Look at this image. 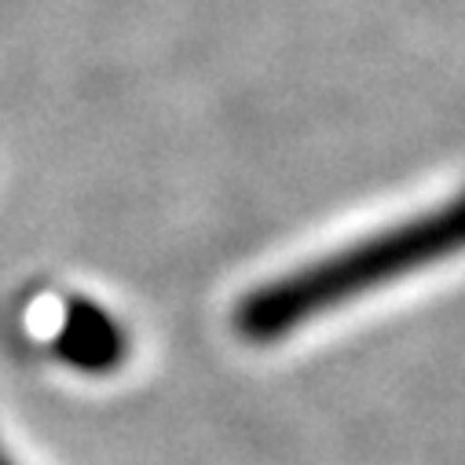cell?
Listing matches in <instances>:
<instances>
[{
	"label": "cell",
	"instance_id": "cell-1",
	"mask_svg": "<svg viewBox=\"0 0 465 465\" xmlns=\"http://www.w3.org/2000/svg\"><path fill=\"white\" fill-rule=\"evenodd\" d=\"M458 253H465V191L414 220L385 227L356 246L246 293L235 308V330L250 344L282 341L315 315Z\"/></svg>",
	"mask_w": 465,
	"mask_h": 465
},
{
	"label": "cell",
	"instance_id": "cell-2",
	"mask_svg": "<svg viewBox=\"0 0 465 465\" xmlns=\"http://www.w3.org/2000/svg\"><path fill=\"white\" fill-rule=\"evenodd\" d=\"M52 356L77 374H114L129 360V330L103 304L70 297L63 304L59 333L52 337Z\"/></svg>",
	"mask_w": 465,
	"mask_h": 465
},
{
	"label": "cell",
	"instance_id": "cell-3",
	"mask_svg": "<svg viewBox=\"0 0 465 465\" xmlns=\"http://www.w3.org/2000/svg\"><path fill=\"white\" fill-rule=\"evenodd\" d=\"M0 465H19L12 454H8V447H5V440H0Z\"/></svg>",
	"mask_w": 465,
	"mask_h": 465
}]
</instances>
